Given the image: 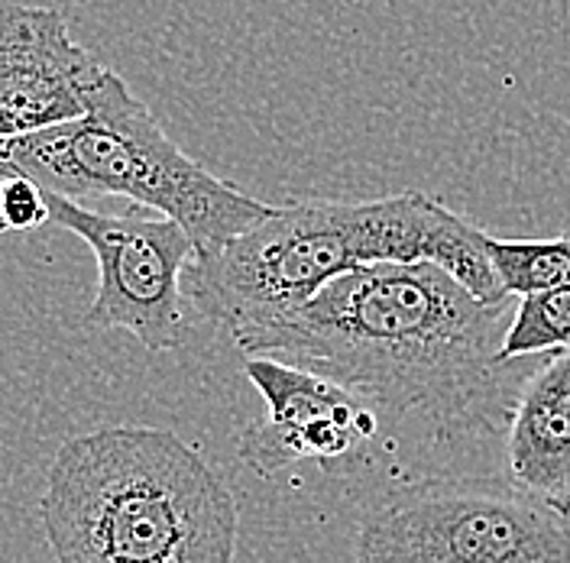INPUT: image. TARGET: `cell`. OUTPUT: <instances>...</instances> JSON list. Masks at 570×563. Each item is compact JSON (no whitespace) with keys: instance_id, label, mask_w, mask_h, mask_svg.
I'll list each match as a JSON object with an SVG mask.
<instances>
[{"instance_id":"cell-7","label":"cell","mask_w":570,"mask_h":563,"mask_svg":"<svg viewBox=\"0 0 570 563\" xmlns=\"http://www.w3.org/2000/svg\"><path fill=\"white\" fill-rule=\"evenodd\" d=\"M244 373L263 395L266 415L240 434L237 457L263 480L302 460H318L331 470V463L373 441L383 422L366 398L308 369L247 356Z\"/></svg>"},{"instance_id":"cell-10","label":"cell","mask_w":570,"mask_h":563,"mask_svg":"<svg viewBox=\"0 0 570 563\" xmlns=\"http://www.w3.org/2000/svg\"><path fill=\"white\" fill-rule=\"evenodd\" d=\"M487 253L499 285L509 298L570 285V230L544 240L487 237Z\"/></svg>"},{"instance_id":"cell-3","label":"cell","mask_w":570,"mask_h":563,"mask_svg":"<svg viewBox=\"0 0 570 563\" xmlns=\"http://www.w3.org/2000/svg\"><path fill=\"white\" fill-rule=\"evenodd\" d=\"M39 522L56 563H234L227 483L169 427L110 424L49 463Z\"/></svg>"},{"instance_id":"cell-2","label":"cell","mask_w":570,"mask_h":563,"mask_svg":"<svg viewBox=\"0 0 570 563\" xmlns=\"http://www.w3.org/2000/svg\"><path fill=\"white\" fill-rule=\"evenodd\" d=\"M487 230L425 191L376 201H292L185 269V298L230 337L308 305L321 288L373 263H434L487 302H509Z\"/></svg>"},{"instance_id":"cell-8","label":"cell","mask_w":570,"mask_h":563,"mask_svg":"<svg viewBox=\"0 0 570 563\" xmlns=\"http://www.w3.org/2000/svg\"><path fill=\"white\" fill-rule=\"evenodd\" d=\"M105 66L71 39L56 7L0 10V142L69 124L85 113Z\"/></svg>"},{"instance_id":"cell-12","label":"cell","mask_w":570,"mask_h":563,"mask_svg":"<svg viewBox=\"0 0 570 563\" xmlns=\"http://www.w3.org/2000/svg\"><path fill=\"white\" fill-rule=\"evenodd\" d=\"M3 211L10 230H36L49 220L42 188L27 178H3Z\"/></svg>"},{"instance_id":"cell-6","label":"cell","mask_w":570,"mask_h":563,"mask_svg":"<svg viewBox=\"0 0 570 563\" xmlns=\"http://www.w3.org/2000/svg\"><path fill=\"white\" fill-rule=\"evenodd\" d=\"M49 220L95 253L98 292L85 324L127 330L146 350H176L185 340V269L195 259L188 234L169 217L98 214L78 201L42 191Z\"/></svg>"},{"instance_id":"cell-4","label":"cell","mask_w":570,"mask_h":563,"mask_svg":"<svg viewBox=\"0 0 570 563\" xmlns=\"http://www.w3.org/2000/svg\"><path fill=\"white\" fill-rule=\"evenodd\" d=\"M0 178H27L69 201L85 195L130 198L134 208L176 220L195 256H212L273 214V205L249 198L181 152L110 69L88 95L81 117L0 142Z\"/></svg>"},{"instance_id":"cell-11","label":"cell","mask_w":570,"mask_h":563,"mask_svg":"<svg viewBox=\"0 0 570 563\" xmlns=\"http://www.w3.org/2000/svg\"><path fill=\"white\" fill-rule=\"evenodd\" d=\"M570 350V285L534 292L519 298L512 320L502 334L499 359L512 363L538 353Z\"/></svg>"},{"instance_id":"cell-1","label":"cell","mask_w":570,"mask_h":563,"mask_svg":"<svg viewBox=\"0 0 570 563\" xmlns=\"http://www.w3.org/2000/svg\"><path fill=\"white\" fill-rule=\"evenodd\" d=\"M512 312V298L487 305L434 263H373L234 344L351 388L392 424L422 412L438 427L499 431L515 405L499 359Z\"/></svg>"},{"instance_id":"cell-13","label":"cell","mask_w":570,"mask_h":563,"mask_svg":"<svg viewBox=\"0 0 570 563\" xmlns=\"http://www.w3.org/2000/svg\"><path fill=\"white\" fill-rule=\"evenodd\" d=\"M10 224H7V211H3V178H0V234H7Z\"/></svg>"},{"instance_id":"cell-9","label":"cell","mask_w":570,"mask_h":563,"mask_svg":"<svg viewBox=\"0 0 570 563\" xmlns=\"http://www.w3.org/2000/svg\"><path fill=\"white\" fill-rule=\"evenodd\" d=\"M509 483L570 512V350L529 376L505 424Z\"/></svg>"},{"instance_id":"cell-5","label":"cell","mask_w":570,"mask_h":563,"mask_svg":"<svg viewBox=\"0 0 570 563\" xmlns=\"http://www.w3.org/2000/svg\"><path fill=\"white\" fill-rule=\"evenodd\" d=\"M356 563H570V512L509 480H425L360 525Z\"/></svg>"}]
</instances>
